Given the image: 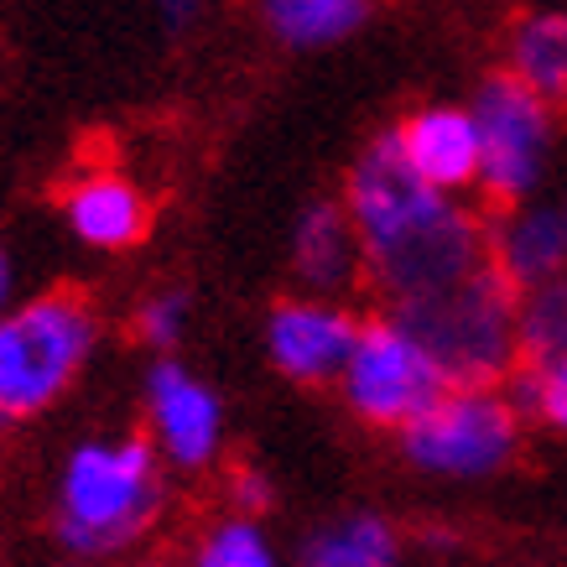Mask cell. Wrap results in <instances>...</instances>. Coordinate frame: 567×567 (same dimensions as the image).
<instances>
[{"mask_svg":"<svg viewBox=\"0 0 567 567\" xmlns=\"http://www.w3.org/2000/svg\"><path fill=\"white\" fill-rule=\"evenodd\" d=\"M69 208L73 235L84 245H100V250H125V245H141L146 229H152V204L146 193L121 173H94L79 177L63 198Z\"/></svg>","mask_w":567,"mask_h":567,"instance_id":"cell-12","label":"cell"},{"mask_svg":"<svg viewBox=\"0 0 567 567\" xmlns=\"http://www.w3.org/2000/svg\"><path fill=\"white\" fill-rule=\"evenodd\" d=\"M567 360V281H551L520 302V370Z\"/></svg>","mask_w":567,"mask_h":567,"instance_id":"cell-18","label":"cell"},{"mask_svg":"<svg viewBox=\"0 0 567 567\" xmlns=\"http://www.w3.org/2000/svg\"><path fill=\"white\" fill-rule=\"evenodd\" d=\"M526 375L536 380V412L567 432V360L547 364V370H526Z\"/></svg>","mask_w":567,"mask_h":567,"instance_id":"cell-21","label":"cell"},{"mask_svg":"<svg viewBox=\"0 0 567 567\" xmlns=\"http://www.w3.org/2000/svg\"><path fill=\"white\" fill-rule=\"evenodd\" d=\"M11 302V256L0 250V308Z\"/></svg>","mask_w":567,"mask_h":567,"instance_id":"cell-23","label":"cell"},{"mask_svg":"<svg viewBox=\"0 0 567 567\" xmlns=\"http://www.w3.org/2000/svg\"><path fill=\"white\" fill-rule=\"evenodd\" d=\"M520 443V412L499 391H447L422 422L406 427V458L432 474L474 480L511 464Z\"/></svg>","mask_w":567,"mask_h":567,"instance_id":"cell-6","label":"cell"},{"mask_svg":"<svg viewBox=\"0 0 567 567\" xmlns=\"http://www.w3.org/2000/svg\"><path fill=\"white\" fill-rule=\"evenodd\" d=\"M229 495H235V511H240V520L260 516V511H271V484H266V474L260 468H235L229 474Z\"/></svg>","mask_w":567,"mask_h":567,"instance_id":"cell-22","label":"cell"},{"mask_svg":"<svg viewBox=\"0 0 567 567\" xmlns=\"http://www.w3.org/2000/svg\"><path fill=\"white\" fill-rule=\"evenodd\" d=\"M136 333L152 349H173L177 333H183V297H177V292L146 297V302H141V312H136Z\"/></svg>","mask_w":567,"mask_h":567,"instance_id":"cell-20","label":"cell"},{"mask_svg":"<svg viewBox=\"0 0 567 567\" xmlns=\"http://www.w3.org/2000/svg\"><path fill=\"white\" fill-rule=\"evenodd\" d=\"M520 302L526 297L489 260L458 287L395 308L391 323H401L422 344L447 391H495L499 380L520 370Z\"/></svg>","mask_w":567,"mask_h":567,"instance_id":"cell-1","label":"cell"},{"mask_svg":"<svg viewBox=\"0 0 567 567\" xmlns=\"http://www.w3.org/2000/svg\"><path fill=\"white\" fill-rule=\"evenodd\" d=\"M563 219H567V214H563Z\"/></svg>","mask_w":567,"mask_h":567,"instance_id":"cell-24","label":"cell"},{"mask_svg":"<svg viewBox=\"0 0 567 567\" xmlns=\"http://www.w3.org/2000/svg\"><path fill=\"white\" fill-rule=\"evenodd\" d=\"M489 245H495V224H480V214L443 198L406 235H395L380 250H364V266H370L380 292L391 297L395 308H406V302H427V297L484 271Z\"/></svg>","mask_w":567,"mask_h":567,"instance_id":"cell-4","label":"cell"},{"mask_svg":"<svg viewBox=\"0 0 567 567\" xmlns=\"http://www.w3.org/2000/svg\"><path fill=\"white\" fill-rule=\"evenodd\" d=\"M437 204H443V193H432L427 183L412 173V162H406V152H401L395 131L375 136L360 152V162L349 167L344 214H349V224H354L360 256L364 250L391 245L395 235H406V229Z\"/></svg>","mask_w":567,"mask_h":567,"instance_id":"cell-8","label":"cell"},{"mask_svg":"<svg viewBox=\"0 0 567 567\" xmlns=\"http://www.w3.org/2000/svg\"><path fill=\"white\" fill-rule=\"evenodd\" d=\"M511 79H520L542 104L567 100V11H536L516 21Z\"/></svg>","mask_w":567,"mask_h":567,"instance_id":"cell-15","label":"cell"},{"mask_svg":"<svg viewBox=\"0 0 567 567\" xmlns=\"http://www.w3.org/2000/svg\"><path fill=\"white\" fill-rule=\"evenodd\" d=\"M395 141L412 162V173L427 183L432 193H453L480 183V131H474V115L468 110H453V104H432V110H416L395 125Z\"/></svg>","mask_w":567,"mask_h":567,"instance_id":"cell-10","label":"cell"},{"mask_svg":"<svg viewBox=\"0 0 567 567\" xmlns=\"http://www.w3.org/2000/svg\"><path fill=\"white\" fill-rule=\"evenodd\" d=\"M489 260L511 276V287L520 297L542 292L567 266V219L563 214H532V219L505 224V229H495Z\"/></svg>","mask_w":567,"mask_h":567,"instance_id":"cell-13","label":"cell"},{"mask_svg":"<svg viewBox=\"0 0 567 567\" xmlns=\"http://www.w3.org/2000/svg\"><path fill=\"white\" fill-rule=\"evenodd\" d=\"M198 567H276L266 536L256 532V520H224L204 536L198 547Z\"/></svg>","mask_w":567,"mask_h":567,"instance_id":"cell-19","label":"cell"},{"mask_svg":"<svg viewBox=\"0 0 567 567\" xmlns=\"http://www.w3.org/2000/svg\"><path fill=\"white\" fill-rule=\"evenodd\" d=\"M162 511L156 453L146 437L125 443H84L69 458L58 495V536L79 557L131 547Z\"/></svg>","mask_w":567,"mask_h":567,"instance_id":"cell-2","label":"cell"},{"mask_svg":"<svg viewBox=\"0 0 567 567\" xmlns=\"http://www.w3.org/2000/svg\"><path fill=\"white\" fill-rule=\"evenodd\" d=\"M100 339L84 292H42L27 308L0 312V422L48 412L84 370Z\"/></svg>","mask_w":567,"mask_h":567,"instance_id":"cell-3","label":"cell"},{"mask_svg":"<svg viewBox=\"0 0 567 567\" xmlns=\"http://www.w3.org/2000/svg\"><path fill=\"white\" fill-rule=\"evenodd\" d=\"M401 542L380 516H349L308 542V567H395Z\"/></svg>","mask_w":567,"mask_h":567,"instance_id":"cell-16","label":"cell"},{"mask_svg":"<svg viewBox=\"0 0 567 567\" xmlns=\"http://www.w3.org/2000/svg\"><path fill=\"white\" fill-rule=\"evenodd\" d=\"M354 339H360V323L323 302H276L271 328H266V349H271L276 370L302 385H323V380L344 375Z\"/></svg>","mask_w":567,"mask_h":567,"instance_id":"cell-9","label":"cell"},{"mask_svg":"<svg viewBox=\"0 0 567 567\" xmlns=\"http://www.w3.org/2000/svg\"><path fill=\"white\" fill-rule=\"evenodd\" d=\"M152 427L173 464H208L219 447V395L204 380H193L183 364L162 360L152 370Z\"/></svg>","mask_w":567,"mask_h":567,"instance_id":"cell-11","label":"cell"},{"mask_svg":"<svg viewBox=\"0 0 567 567\" xmlns=\"http://www.w3.org/2000/svg\"><path fill=\"white\" fill-rule=\"evenodd\" d=\"M271 32L297 42V48H318V42H339L364 21L360 0H276L266 6Z\"/></svg>","mask_w":567,"mask_h":567,"instance_id":"cell-17","label":"cell"},{"mask_svg":"<svg viewBox=\"0 0 567 567\" xmlns=\"http://www.w3.org/2000/svg\"><path fill=\"white\" fill-rule=\"evenodd\" d=\"M354 260H360V240H354V224H349L344 204H312L302 219H297L292 235V266L302 281L312 287H344L354 276Z\"/></svg>","mask_w":567,"mask_h":567,"instance_id":"cell-14","label":"cell"},{"mask_svg":"<svg viewBox=\"0 0 567 567\" xmlns=\"http://www.w3.org/2000/svg\"><path fill=\"white\" fill-rule=\"evenodd\" d=\"M344 395L354 416H364L370 427H412L447 395V380L437 375V364L422 354L412 333L391 318L360 328L354 354L344 364Z\"/></svg>","mask_w":567,"mask_h":567,"instance_id":"cell-5","label":"cell"},{"mask_svg":"<svg viewBox=\"0 0 567 567\" xmlns=\"http://www.w3.org/2000/svg\"><path fill=\"white\" fill-rule=\"evenodd\" d=\"M468 115L480 131V183L489 193V204H520L542 173V156H547V104L520 79L495 73L480 84V100Z\"/></svg>","mask_w":567,"mask_h":567,"instance_id":"cell-7","label":"cell"}]
</instances>
